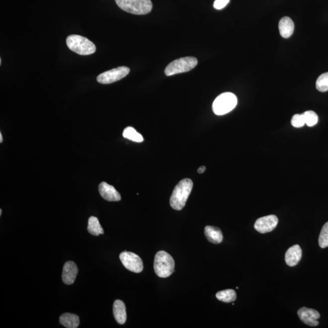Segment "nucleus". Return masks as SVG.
Listing matches in <instances>:
<instances>
[{
	"mask_svg": "<svg viewBox=\"0 0 328 328\" xmlns=\"http://www.w3.org/2000/svg\"><path fill=\"white\" fill-rule=\"evenodd\" d=\"M1 214H2V210L1 209V210H0V216H1Z\"/></svg>",
	"mask_w": 328,
	"mask_h": 328,
	"instance_id": "obj_28",
	"label": "nucleus"
},
{
	"mask_svg": "<svg viewBox=\"0 0 328 328\" xmlns=\"http://www.w3.org/2000/svg\"><path fill=\"white\" fill-rule=\"evenodd\" d=\"M217 299L224 303H231L235 301L236 299V292L233 289H226V290L217 292L216 294Z\"/></svg>",
	"mask_w": 328,
	"mask_h": 328,
	"instance_id": "obj_19",
	"label": "nucleus"
},
{
	"mask_svg": "<svg viewBox=\"0 0 328 328\" xmlns=\"http://www.w3.org/2000/svg\"><path fill=\"white\" fill-rule=\"evenodd\" d=\"M60 323L67 328H77L80 324V319L76 314L65 313L60 317Z\"/></svg>",
	"mask_w": 328,
	"mask_h": 328,
	"instance_id": "obj_17",
	"label": "nucleus"
},
{
	"mask_svg": "<svg viewBox=\"0 0 328 328\" xmlns=\"http://www.w3.org/2000/svg\"><path fill=\"white\" fill-rule=\"evenodd\" d=\"M279 31L282 37L285 38L290 37L294 31V24L288 16L281 19L279 22Z\"/></svg>",
	"mask_w": 328,
	"mask_h": 328,
	"instance_id": "obj_16",
	"label": "nucleus"
},
{
	"mask_svg": "<svg viewBox=\"0 0 328 328\" xmlns=\"http://www.w3.org/2000/svg\"><path fill=\"white\" fill-rule=\"evenodd\" d=\"M278 222L277 216L274 215L260 218L256 220L255 229L260 233L271 232L276 228Z\"/></svg>",
	"mask_w": 328,
	"mask_h": 328,
	"instance_id": "obj_9",
	"label": "nucleus"
},
{
	"mask_svg": "<svg viewBox=\"0 0 328 328\" xmlns=\"http://www.w3.org/2000/svg\"><path fill=\"white\" fill-rule=\"evenodd\" d=\"M2 142V135L1 133H0V143Z\"/></svg>",
	"mask_w": 328,
	"mask_h": 328,
	"instance_id": "obj_27",
	"label": "nucleus"
},
{
	"mask_svg": "<svg viewBox=\"0 0 328 328\" xmlns=\"http://www.w3.org/2000/svg\"><path fill=\"white\" fill-rule=\"evenodd\" d=\"M230 2V0H216L214 2L215 9L220 10L224 8Z\"/></svg>",
	"mask_w": 328,
	"mask_h": 328,
	"instance_id": "obj_25",
	"label": "nucleus"
},
{
	"mask_svg": "<svg viewBox=\"0 0 328 328\" xmlns=\"http://www.w3.org/2000/svg\"><path fill=\"white\" fill-rule=\"evenodd\" d=\"M297 314L301 321L308 326L313 327L318 326L319 322L318 320L321 318V314L318 311L303 307L300 309Z\"/></svg>",
	"mask_w": 328,
	"mask_h": 328,
	"instance_id": "obj_10",
	"label": "nucleus"
},
{
	"mask_svg": "<svg viewBox=\"0 0 328 328\" xmlns=\"http://www.w3.org/2000/svg\"><path fill=\"white\" fill-rule=\"evenodd\" d=\"M130 72L129 68L126 67H120L106 71L99 75L97 81L101 84H111L120 81L125 77Z\"/></svg>",
	"mask_w": 328,
	"mask_h": 328,
	"instance_id": "obj_7",
	"label": "nucleus"
},
{
	"mask_svg": "<svg viewBox=\"0 0 328 328\" xmlns=\"http://www.w3.org/2000/svg\"><path fill=\"white\" fill-rule=\"evenodd\" d=\"M88 231L94 236H99L104 233L103 228L102 227L98 218L91 217L88 219Z\"/></svg>",
	"mask_w": 328,
	"mask_h": 328,
	"instance_id": "obj_18",
	"label": "nucleus"
},
{
	"mask_svg": "<svg viewBox=\"0 0 328 328\" xmlns=\"http://www.w3.org/2000/svg\"><path fill=\"white\" fill-rule=\"evenodd\" d=\"M123 136L133 142H142L144 141L142 135L137 133L136 129L131 126H128L124 129Z\"/></svg>",
	"mask_w": 328,
	"mask_h": 328,
	"instance_id": "obj_20",
	"label": "nucleus"
},
{
	"mask_svg": "<svg viewBox=\"0 0 328 328\" xmlns=\"http://www.w3.org/2000/svg\"><path fill=\"white\" fill-rule=\"evenodd\" d=\"M99 191L101 197L108 201H119L121 197L114 187L111 186L106 182H103L99 186Z\"/></svg>",
	"mask_w": 328,
	"mask_h": 328,
	"instance_id": "obj_12",
	"label": "nucleus"
},
{
	"mask_svg": "<svg viewBox=\"0 0 328 328\" xmlns=\"http://www.w3.org/2000/svg\"><path fill=\"white\" fill-rule=\"evenodd\" d=\"M78 268L73 261H67L64 264L63 269L62 280L66 285H72L75 282Z\"/></svg>",
	"mask_w": 328,
	"mask_h": 328,
	"instance_id": "obj_11",
	"label": "nucleus"
},
{
	"mask_svg": "<svg viewBox=\"0 0 328 328\" xmlns=\"http://www.w3.org/2000/svg\"><path fill=\"white\" fill-rule=\"evenodd\" d=\"M291 124L295 128H301L304 126L306 123L303 113L302 114H295L292 118Z\"/></svg>",
	"mask_w": 328,
	"mask_h": 328,
	"instance_id": "obj_24",
	"label": "nucleus"
},
{
	"mask_svg": "<svg viewBox=\"0 0 328 328\" xmlns=\"http://www.w3.org/2000/svg\"><path fill=\"white\" fill-rule=\"evenodd\" d=\"M302 250L299 245L296 244L289 248L285 254V261L289 266L294 267L301 260Z\"/></svg>",
	"mask_w": 328,
	"mask_h": 328,
	"instance_id": "obj_13",
	"label": "nucleus"
},
{
	"mask_svg": "<svg viewBox=\"0 0 328 328\" xmlns=\"http://www.w3.org/2000/svg\"><path fill=\"white\" fill-rule=\"evenodd\" d=\"M67 44L71 51L81 56H88L95 53L96 51L95 44L81 35H70L67 38Z\"/></svg>",
	"mask_w": 328,
	"mask_h": 328,
	"instance_id": "obj_3",
	"label": "nucleus"
},
{
	"mask_svg": "<svg viewBox=\"0 0 328 328\" xmlns=\"http://www.w3.org/2000/svg\"><path fill=\"white\" fill-rule=\"evenodd\" d=\"M305 123L308 126L316 125L318 122L319 117L318 114L313 111H307L303 113Z\"/></svg>",
	"mask_w": 328,
	"mask_h": 328,
	"instance_id": "obj_23",
	"label": "nucleus"
},
{
	"mask_svg": "<svg viewBox=\"0 0 328 328\" xmlns=\"http://www.w3.org/2000/svg\"><path fill=\"white\" fill-rule=\"evenodd\" d=\"M1 63H2L1 59H0V65H1Z\"/></svg>",
	"mask_w": 328,
	"mask_h": 328,
	"instance_id": "obj_29",
	"label": "nucleus"
},
{
	"mask_svg": "<svg viewBox=\"0 0 328 328\" xmlns=\"http://www.w3.org/2000/svg\"><path fill=\"white\" fill-rule=\"evenodd\" d=\"M193 186L194 184L189 178L184 179L176 185L170 200V206L173 209L181 211L184 208Z\"/></svg>",
	"mask_w": 328,
	"mask_h": 328,
	"instance_id": "obj_1",
	"label": "nucleus"
},
{
	"mask_svg": "<svg viewBox=\"0 0 328 328\" xmlns=\"http://www.w3.org/2000/svg\"><path fill=\"white\" fill-rule=\"evenodd\" d=\"M198 64V60L194 57H186L176 59L167 65L165 70L167 76L189 72Z\"/></svg>",
	"mask_w": 328,
	"mask_h": 328,
	"instance_id": "obj_6",
	"label": "nucleus"
},
{
	"mask_svg": "<svg viewBox=\"0 0 328 328\" xmlns=\"http://www.w3.org/2000/svg\"><path fill=\"white\" fill-rule=\"evenodd\" d=\"M319 244L322 249L328 247V222L325 223L322 228L319 238Z\"/></svg>",
	"mask_w": 328,
	"mask_h": 328,
	"instance_id": "obj_22",
	"label": "nucleus"
},
{
	"mask_svg": "<svg viewBox=\"0 0 328 328\" xmlns=\"http://www.w3.org/2000/svg\"><path fill=\"white\" fill-rule=\"evenodd\" d=\"M113 314L118 324L123 325L126 321V312L125 304L121 300H117L113 305Z\"/></svg>",
	"mask_w": 328,
	"mask_h": 328,
	"instance_id": "obj_14",
	"label": "nucleus"
},
{
	"mask_svg": "<svg viewBox=\"0 0 328 328\" xmlns=\"http://www.w3.org/2000/svg\"><path fill=\"white\" fill-rule=\"evenodd\" d=\"M205 233L208 240L212 243L219 244L223 240L222 231L219 227L211 225L206 226Z\"/></svg>",
	"mask_w": 328,
	"mask_h": 328,
	"instance_id": "obj_15",
	"label": "nucleus"
},
{
	"mask_svg": "<svg viewBox=\"0 0 328 328\" xmlns=\"http://www.w3.org/2000/svg\"><path fill=\"white\" fill-rule=\"evenodd\" d=\"M206 170V168L205 166H201L199 168V169H198V172L200 174H201V173L205 172Z\"/></svg>",
	"mask_w": 328,
	"mask_h": 328,
	"instance_id": "obj_26",
	"label": "nucleus"
},
{
	"mask_svg": "<svg viewBox=\"0 0 328 328\" xmlns=\"http://www.w3.org/2000/svg\"><path fill=\"white\" fill-rule=\"evenodd\" d=\"M174 269L175 261L172 256L165 251L156 253L154 261V269L159 277H170L174 272Z\"/></svg>",
	"mask_w": 328,
	"mask_h": 328,
	"instance_id": "obj_2",
	"label": "nucleus"
},
{
	"mask_svg": "<svg viewBox=\"0 0 328 328\" xmlns=\"http://www.w3.org/2000/svg\"><path fill=\"white\" fill-rule=\"evenodd\" d=\"M316 88L319 92H326L328 91V73L320 76L316 82Z\"/></svg>",
	"mask_w": 328,
	"mask_h": 328,
	"instance_id": "obj_21",
	"label": "nucleus"
},
{
	"mask_svg": "<svg viewBox=\"0 0 328 328\" xmlns=\"http://www.w3.org/2000/svg\"><path fill=\"white\" fill-rule=\"evenodd\" d=\"M117 5L126 12L135 15H145L152 10L151 0H115Z\"/></svg>",
	"mask_w": 328,
	"mask_h": 328,
	"instance_id": "obj_4",
	"label": "nucleus"
},
{
	"mask_svg": "<svg viewBox=\"0 0 328 328\" xmlns=\"http://www.w3.org/2000/svg\"><path fill=\"white\" fill-rule=\"evenodd\" d=\"M237 103L236 96L233 93H224L216 98L212 105V109L216 115H222L232 111Z\"/></svg>",
	"mask_w": 328,
	"mask_h": 328,
	"instance_id": "obj_5",
	"label": "nucleus"
},
{
	"mask_svg": "<svg viewBox=\"0 0 328 328\" xmlns=\"http://www.w3.org/2000/svg\"><path fill=\"white\" fill-rule=\"evenodd\" d=\"M120 260L126 269L135 273H140L143 271L144 266L142 259L134 253L123 252L119 256Z\"/></svg>",
	"mask_w": 328,
	"mask_h": 328,
	"instance_id": "obj_8",
	"label": "nucleus"
}]
</instances>
